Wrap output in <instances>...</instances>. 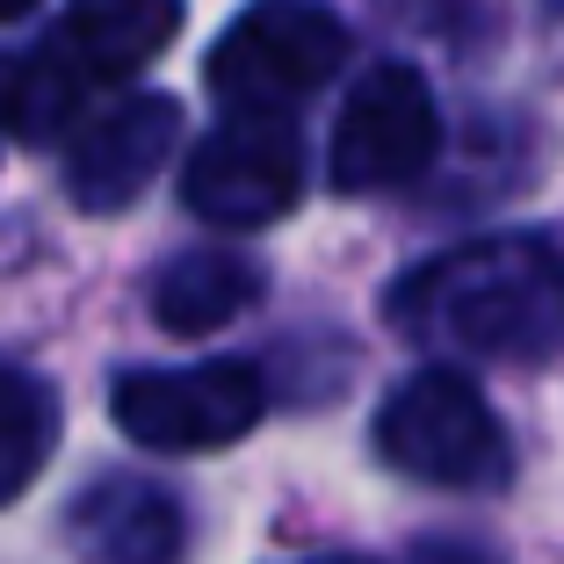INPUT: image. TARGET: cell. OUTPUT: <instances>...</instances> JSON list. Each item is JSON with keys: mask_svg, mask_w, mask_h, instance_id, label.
<instances>
[{"mask_svg": "<svg viewBox=\"0 0 564 564\" xmlns=\"http://www.w3.org/2000/svg\"><path fill=\"white\" fill-rule=\"evenodd\" d=\"M182 36V0H66L58 44L87 66V80H123L152 66Z\"/></svg>", "mask_w": 564, "mask_h": 564, "instance_id": "9c48e42d", "label": "cell"}, {"mask_svg": "<svg viewBox=\"0 0 564 564\" xmlns=\"http://www.w3.org/2000/svg\"><path fill=\"white\" fill-rule=\"evenodd\" d=\"M326 564H369V557H326Z\"/></svg>", "mask_w": 564, "mask_h": 564, "instance_id": "5bb4252c", "label": "cell"}, {"mask_svg": "<svg viewBox=\"0 0 564 564\" xmlns=\"http://www.w3.org/2000/svg\"><path fill=\"white\" fill-rule=\"evenodd\" d=\"M51 434H58L51 391L36 377H22V369H0V507L36 485V470L51 456Z\"/></svg>", "mask_w": 564, "mask_h": 564, "instance_id": "7c38bea8", "label": "cell"}, {"mask_svg": "<svg viewBox=\"0 0 564 564\" xmlns=\"http://www.w3.org/2000/svg\"><path fill=\"white\" fill-rule=\"evenodd\" d=\"M377 456L399 478L442 492H485L507 478V434L478 399V383L456 369H420L391 383V399L377 405Z\"/></svg>", "mask_w": 564, "mask_h": 564, "instance_id": "7a4b0ae2", "label": "cell"}, {"mask_svg": "<svg viewBox=\"0 0 564 564\" xmlns=\"http://www.w3.org/2000/svg\"><path fill=\"white\" fill-rule=\"evenodd\" d=\"M348 58V22L318 0H253L247 15L210 44V87L232 109L282 117L290 101L318 95Z\"/></svg>", "mask_w": 564, "mask_h": 564, "instance_id": "3957f363", "label": "cell"}, {"mask_svg": "<svg viewBox=\"0 0 564 564\" xmlns=\"http://www.w3.org/2000/svg\"><path fill=\"white\" fill-rule=\"evenodd\" d=\"M36 0H0V22H15V15H30Z\"/></svg>", "mask_w": 564, "mask_h": 564, "instance_id": "4fadbf2b", "label": "cell"}, {"mask_svg": "<svg viewBox=\"0 0 564 564\" xmlns=\"http://www.w3.org/2000/svg\"><path fill=\"white\" fill-rule=\"evenodd\" d=\"M66 543L80 564H182L188 514L152 478H95L66 507Z\"/></svg>", "mask_w": 564, "mask_h": 564, "instance_id": "ba28073f", "label": "cell"}, {"mask_svg": "<svg viewBox=\"0 0 564 564\" xmlns=\"http://www.w3.org/2000/svg\"><path fill=\"white\" fill-rule=\"evenodd\" d=\"M391 318L470 362H543L564 348V261L521 232L470 239L420 261L391 290Z\"/></svg>", "mask_w": 564, "mask_h": 564, "instance_id": "6da1fadb", "label": "cell"}, {"mask_svg": "<svg viewBox=\"0 0 564 564\" xmlns=\"http://www.w3.org/2000/svg\"><path fill=\"white\" fill-rule=\"evenodd\" d=\"M87 87L95 80L66 44H30L15 58H0V131L22 145H51L58 131H73Z\"/></svg>", "mask_w": 564, "mask_h": 564, "instance_id": "8fae6325", "label": "cell"}, {"mask_svg": "<svg viewBox=\"0 0 564 564\" xmlns=\"http://www.w3.org/2000/svg\"><path fill=\"white\" fill-rule=\"evenodd\" d=\"M442 145L434 95L413 66H377L355 80L348 109L333 123V188L340 196H383V188L427 174Z\"/></svg>", "mask_w": 564, "mask_h": 564, "instance_id": "8992f818", "label": "cell"}, {"mask_svg": "<svg viewBox=\"0 0 564 564\" xmlns=\"http://www.w3.org/2000/svg\"><path fill=\"white\" fill-rule=\"evenodd\" d=\"M261 297V268L247 253H225V247H196V253H174L152 282V318L166 333H217L225 318H239L247 304Z\"/></svg>", "mask_w": 564, "mask_h": 564, "instance_id": "30bf717a", "label": "cell"}, {"mask_svg": "<svg viewBox=\"0 0 564 564\" xmlns=\"http://www.w3.org/2000/svg\"><path fill=\"white\" fill-rule=\"evenodd\" d=\"M109 413L138 448H225L247 442L268 413V383L247 362H188V369H123Z\"/></svg>", "mask_w": 564, "mask_h": 564, "instance_id": "277c9868", "label": "cell"}, {"mask_svg": "<svg viewBox=\"0 0 564 564\" xmlns=\"http://www.w3.org/2000/svg\"><path fill=\"white\" fill-rule=\"evenodd\" d=\"M304 196V138L290 117L268 109H232V123H217L182 166V203L210 225H275L290 203Z\"/></svg>", "mask_w": 564, "mask_h": 564, "instance_id": "5b68a950", "label": "cell"}, {"mask_svg": "<svg viewBox=\"0 0 564 564\" xmlns=\"http://www.w3.org/2000/svg\"><path fill=\"white\" fill-rule=\"evenodd\" d=\"M174 138H182V101L174 95H131L95 109L66 145V196L80 210H131L160 182Z\"/></svg>", "mask_w": 564, "mask_h": 564, "instance_id": "52a82bcc", "label": "cell"}]
</instances>
